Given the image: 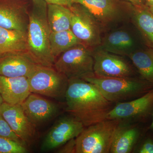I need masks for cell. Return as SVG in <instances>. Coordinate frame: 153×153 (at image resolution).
Masks as SVG:
<instances>
[{
    "label": "cell",
    "instance_id": "1",
    "mask_svg": "<svg viewBox=\"0 0 153 153\" xmlns=\"http://www.w3.org/2000/svg\"><path fill=\"white\" fill-rule=\"evenodd\" d=\"M65 99L66 112L85 127L106 120L115 104L108 100L92 83L79 78L68 79Z\"/></svg>",
    "mask_w": 153,
    "mask_h": 153
},
{
    "label": "cell",
    "instance_id": "2",
    "mask_svg": "<svg viewBox=\"0 0 153 153\" xmlns=\"http://www.w3.org/2000/svg\"><path fill=\"white\" fill-rule=\"evenodd\" d=\"M47 4L44 0H32L27 31V52L41 66L53 67L55 58L49 46L51 31L47 19Z\"/></svg>",
    "mask_w": 153,
    "mask_h": 153
},
{
    "label": "cell",
    "instance_id": "3",
    "mask_svg": "<svg viewBox=\"0 0 153 153\" xmlns=\"http://www.w3.org/2000/svg\"><path fill=\"white\" fill-rule=\"evenodd\" d=\"M92 83L108 101L114 103L141 97L153 88V85L142 77L106 78L95 75L83 79Z\"/></svg>",
    "mask_w": 153,
    "mask_h": 153
},
{
    "label": "cell",
    "instance_id": "4",
    "mask_svg": "<svg viewBox=\"0 0 153 153\" xmlns=\"http://www.w3.org/2000/svg\"><path fill=\"white\" fill-rule=\"evenodd\" d=\"M119 122L105 120L85 127L75 139V153H110Z\"/></svg>",
    "mask_w": 153,
    "mask_h": 153
},
{
    "label": "cell",
    "instance_id": "5",
    "mask_svg": "<svg viewBox=\"0 0 153 153\" xmlns=\"http://www.w3.org/2000/svg\"><path fill=\"white\" fill-rule=\"evenodd\" d=\"M68 7L71 13L70 30L79 44L93 51L101 45V25L94 16L82 5L71 4Z\"/></svg>",
    "mask_w": 153,
    "mask_h": 153
},
{
    "label": "cell",
    "instance_id": "6",
    "mask_svg": "<svg viewBox=\"0 0 153 153\" xmlns=\"http://www.w3.org/2000/svg\"><path fill=\"white\" fill-rule=\"evenodd\" d=\"M93 51L79 44L56 58L53 67L68 79H83L94 75Z\"/></svg>",
    "mask_w": 153,
    "mask_h": 153
},
{
    "label": "cell",
    "instance_id": "7",
    "mask_svg": "<svg viewBox=\"0 0 153 153\" xmlns=\"http://www.w3.org/2000/svg\"><path fill=\"white\" fill-rule=\"evenodd\" d=\"M27 78L31 93L57 99L65 98L68 78L54 67L38 65Z\"/></svg>",
    "mask_w": 153,
    "mask_h": 153
},
{
    "label": "cell",
    "instance_id": "8",
    "mask_svg": "<svg viewBox=\"0 0 153 153\" xmlns=\"http://www.w3.org/2000/svg\"><path fill=\"white\" fill-rule=\"evenodd\" d=\"M153 88L139 98L115 104L106 120L145 123L152 117Z\"/></svg>",
    "mask_w": 153,
    "mask_h": 153
},
{
    "label": "cell",
    "instance_id": "9",
    "mask_svg": "<svg viewBox=\"0 0 153 153\" xmlns=\"http://www.w3.org/2000/svg\"><path fill=\"white\" fill-rule=\"evenodd\" d=\"M68 1L69 5L76 3L87 8L98 21L104 32L131 16L132 12L123 8L116 0H68Z\"/></svg>",
    "mask_w": 153,
    "mask_h": 153
},
{
    "label": "cell",
    "instance_id": "10",
    "mask_svg": "<svg viewBox=\"0 0 153 153\" xmlns=\"http://www.w3.org/2000/svg\"><path fill=\"white\" fill-rule=\"evenodd\" d=\"M94 74L106 78L136 76L133 66L122 57L99 48L93 51Z\"/></svg>",
    "mask_w": 153,
    "mask_h": 153
},
{
    "label": "cell",
    "instance_id": "11",
    "mask_svg": "<svg viewBox=\"0 0 153 153\" xmlns=\"http://www.w3.org/2000/svg\"><path fill=\"white\" fill-rule=\"evenodd\" d=\"M85 127L80 120L71 114L60 118L44 138L41 151L47 152L62 146L76 138Z\"/></svg>",
    "mask_w": 153,
    "mask_h": 153
},
{
    "label": "cell",
    "instance_id": "12",
    "mask_svg": "<svg viewBox=\"0 0 153 153\" xmlns=\"http://www.w3.org/2000/svg\"><path fill=\"white\" fill-rule=\"evenodd\" d=\"M29 6L25 0H0V27L27 33Z\"/></svg>",
    "mask_w": 153,
    "mask_h": 153
},
{
    "label": "cell",
    "instance_id": "13",
    "mask_svg": "<svg viewBox=\"0 0 153 153\" xmlns=\"http://www.w3.org/2000/svg\"><path fill=\"white\" fill-rule=\"evenodd\" d=\"M0 113L12 130L25 145L33 142L36 135V128L25 114L21 104L4 102Z\"/></svg>",
    "mask_w": 153,
    "mask_h": 153
},
{
    "label": "cell",
    "instance_id": "14",
    "mask_svg": "<svg viewBox=\"0 0 153 153\" xmlns=\"http://www.w3.org/2000/svg\"><path fill=\"white\" fill-rule=\"evenodd\" d=\"M144 123L120 122L113 139L110 153H131L148 129Z\"/></svg>",
    "mask_w": 153,
    "mask_h": 153
},
{
    "label": "cell",
    "instance_id": "15",
    "mask_svg": "<svg viewBox=\"0 0 153 153\" xmlns=\"http://www.w3.org/2000/svg\"><path fill=\"white\" fill-rule=\"evenodd\" d=\"M38 65L27 51L0 54V75L1 76L27 77Z\"/></svg>",
    "mask_w": 153,
    "mask_h": 153
},
{
    "label": "cell",
    "instance_id": "16",
    "mask_svg": "<svg viewBox=\"0 0 153 153\" xmlns=\"http://www.w3.org/2000/svg\"><path fill=\"white\" fill-rule=\"evenodd\" d=\"M21 105L25 114L36 127L52 120L59 112L57 104L37 94H30Z\"/></svg>",
    "mask_w": 153,
    "mask_h": 153
},
{
    "label": "cell",
    "instance_id": "17",
    "mask_svg": "<svg viewBox=\"0 0 153 153\" xmlns=\"http://www.w3.org/2000/svg\"><path fill=\"white\" fill-rule=\"evenodd\" d=\"M135 46L134 37L130 30L122 28L108 33L98 48L115 55L128 56L137 50Z\"/></svg>",
    "mask_w": 153,
    "mask_h": 153
},
{
    "label": "cell",
    "instance_id": "18",
    "mask_svg": "<svg viewBox=\"0 0 153 153\" xmlns=\"http://www.w3.org/2000/svg\"><path fill=\"white\" fill-rule=\"evenodd\" d=\"M31 93L27 78L0 75V94L4 102L21 104Z\"/></svg>",
    "mask_w": 153,
    "mask_h": 153
},
{
    "label": "cell",
    "instance_id": "19",
    "mask_svg": "<svg viewBox=\"0 0 153 153\" xmlns=\"http://www.w3.org/2000/svg\"><path fill=\"white\" fill-rule=\"evenodd\" d=\"M27 51V33L0 27V54Z\"/></svg>",
    "mask_w": 153,
    "mask_h": 153
},
{
    "label": "cell",
    "instance_id": "20",
    "mask_svg": "<svg viewBox=\"0 0 153 153\" xmlns=\"http://www.w3.org/2000/svg\"><path fill=\"white\" fill-rule=\"evenodd\" d=\"M71 17V11L68 6L47 4V19L51 32L70 30Z\"/></svg>",
    "mask_w": 153,
    "mask_h": 153
},
{
    "label": "cell",
    "instance_id": "21",
    "mask_svg": "<svg viewBox=\"0 0 153 153\" xmlns=\"http://www.w3.org/2000/svg\"><path fill=\"white\" fill-rule=\"evenodd\" d=\"M128 57L140 77L153 85V49H137Z\"/></svg>",
    "mask_w": 153,
    "mask_h": 153
},
{
    "label": "cell",
    "instance_id": "22",
    "mask_svg": "<svg viewBox=\"0 0 153 153\" xmlns=\"http://www.w3.org/2000/svg\"><path fill=\"white\" fill-rule=\"evenodd\" d=\"M133 6L131 16L137 27L153 48V15L146 5Z\"/></svg>",
    "mask_w": 153,
    "mask_h": 153
},
{
    "label": "cell",
    "instance_id": "23",
    "mask_svg": "<svg viewBox=\"0 0 153 153\" xmlns=\"http://www.w3.org/2000/svg\"><path fill=\"white\" fill-rule=\"evenodd\" d=\"M79 44L77 38L70 30L50 33V51L55 59L63 52Z\"/></svg>",
    "mask_w": 153,
    "mask_h": 153
},
{
    "label": "cell",
    "instance_id": "24",
    "mask_svg": "<svg viewBox=\"0 0 153 153\" xmlns=\"http://www.w3.org/2000/svg\"><path fill=\"white\" fill-rule=\"evenodd\" d=\"M28 152L24 144L0 136V153H27Z\"/></svg>",
    "mask_w": 153,
    "mask_h": 153
},
{
    "label": "cell",
    "instance_id": "25",
    "mask_svg": "<svg viewBox=\"0 0 153 153\" xmlns=\"http://www.w3.org/2000/svg\"><path fill=\"white\" fill-rule=\"evenodd\" d=\"M133 153H153V131L149 129L145 132Z\"/></svg>",
    "mask_w": 153,
    "mask_h": 153
},
{
    "label": "cell",
    "instance_id": "26",
    "mask_svg": "<svg viewBox=\"0 0 153 153\" xmlns=\"http://www.w3.org/2000/svg\"><path fill=\"white\" fill-rule=\"evenodd\" d=\"M0 136L5 137L16 141L25 145L20 138L12 130L10 127L0 113Z\"/></svg>",
    "mask_w": 153,
    "mask_h": 153
},
{
    "label": "cell",
    "instance_id": "27",
    "mask_svg": "<svg viewBox=\"0 0 153 153\" xmlns=\"http://www.w3.org/2000/svg\"><path fill=\"white\" fill-rule=\"evenodd\" d=\"M47 4H55L66 6L69 5L68 0H44Z\"/></svg>",
    "mask_w": 153,
    "mask_h": 153
},
{
    "label": "cell",
    "instance_id": "28",
    "mask_svg": "<svg viewBox=\"0 0 153 153\" xmlns=\"http://www.w3.org/2000/svg\"><path fill=\"white\" fill-rule=\"evenodd\" d=\"M129 2L134 6H142L146 5L145 0H125Z\"/></svg>",
    "mask_w": 153,
    "mask_h": 153
},
{
    "label": "cell",
    "instance_id": "29",
    "mask_svg": "<svg viewBox=\"0 0 153 153\" xmlns=\"http://www.w3.org/2000/svg\"><path fill=\"white\" fill-rule=\"evenodd\" d=\"M145 4L147 7H153V0H145Z\"/></svg>",
    "mask_w": 153,
    "mask_h": 153
},
{
    "label": "cell",
    "instance_id": "30",
    "mask_svg": "<svg viewBox=\"0 0 153 153\" xmlns=\"http://www.w3.org/2000/svg\"><path fill=\"white\" fill-rule=\"evenodd\" d=\"M148 128L149 129L153 131V114L152 115V122H151V124H150V125L148 126Z\"/></svg>",
    "mask_w": 153,
    "mask_h": 153
},
{
    "label": "cell",
    "instance_id": "31",
    "mask_svg": "<svg viewBox=\"0 0 153 153\" xmlns=\"http://www.w3.org/2000/svg\"><path fill=\"white\" fill-rule=\"evenodd\" d=\"M4 100H3L2 97L1 96V94H0V107L4 103Z\"/></svg>",
    "mask_w": 153,
    "mask_h": 153
},
{
    "label": "cell",
    "instance_id": "32",
    "mask_svg": "<svg viewBox=\"0 0 153 153\" xmlns=\"http://www.w3.org/2000/svg\"><path fill=\"white\" fill-rule=\"evenodd\" d=\"M149 10L150 11L151 13L153 15V7H148Z\"/></svg>",
    "mask_w": 153,
    "mask_h": 153
},
{
    "label": "cell",
    "instance_id": "33",
    "mask_svg": "<svg viewBox=\"0 0 153 153\" xmlns=\"http://www.w3.org/2000/svg\"><path fill=\"white\" fill-rule=\"evenodd\" d=\"M31 1H32V0H31Z\"/></svg>",
    "mask_w": 153,
    "mask_h": 153
}]
</instances>
